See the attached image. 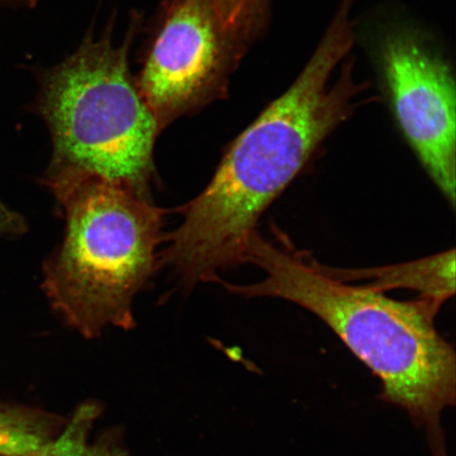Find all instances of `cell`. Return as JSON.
<instances>
[{
    "label": "cell",
    "mask_w": 456,
    "mask_h": 456,
    "mask_svg": "<svg viewBox=\"0 0 456 456\" xmlns=\"http://www.w3.org/2000/svg\"><path fill=\"white\" fill-rule=\"evenodd\" d=\"M27 231L25 219L0 202V237H15Z\"/></svg>",
    "instance_id": "obj_10"
},
{
    "label": "cell",
    "mask_w": 456,
    "mask_h": 456,
    "mask_svg": "<svg viewBox=\"0 0 456 456\" xmlns=\"http://www.w3.org/2000/svg\"><path fill=\"white\" fill-rule=\"evenodd\" d=\"M66 220L64 240L44 265L53 309L86 338L134 327V296L156 267L164 212L126 185L93 175H45Z\"/></svg>",
    "instance_id": "obj_3"
},
{
    "label": "cell",
    "mask_w": 456,
    "mask_h": 456,
    "mask_svg": "<svg viewBox=\"0 0 456 456\" xmlns=\"http://www.w3.org/2000/svg\"><path fill=\"white\" fill-rule=\"evenodd\" d=\"M130 38L88 39L42 82L53 157L45 175H93L151 196L159 124L128 68Z\"/></svg>",
    "instance_id": "obj_4"
},
{
    "label": "cell",
    "mask_w": 456,
    "mask_h": 456,
    "mask_svg": "<svg viewBox=\"0 0 456 456\" xmlns=\"http://www.w3.org/2000/svg\"><path fill=\"white\" fill-rule=\"evenodd\" d=\"M378 65L397 126L430 179L454 208L456 88L452 66L414 28L387 32Z\"/></svg>",
    "instance_id": "obj_5"
},
{
    "label": "cell",
    "mask_w": 456,
    "mask_h": 456,
    "mask_svg": "<svg viewBox=\"0 0 456 456\" xmlns=\"http://www.w3.org/2000/svg\"><path fill=\"white\" fill-rule=\"evenodd\" d=\"M329 276L351 283L364 281L361 287L385 294L392 289H410L419 300L440 312L455 293V250H446L428 258L406 264L364 270H338L321 265Z\"/></svg>",
    "instance_id": "obj_7"
},
{
    "label": "cell",
    "mask_w": 456,
    "mask_h": 456,
    "mask_svg": "<svg viewBox=\"0 0 456 456\" xmlns=\"http://www.w3.org/2000/svg\"><path fill=\"white\" fill-rule=\"evenodd\" d=\"M214 4L226 32L245 51L269 24L271 0H214Z\"/></svg>",
    "instance_id": "obj_9"
},
{
    "label": "cell",
    "mask_w": 456,
    "mask_h": 456,
    "mask_svg": "<svg viewBox=\"0 0 456 456\" xmlns=\"http://www.w3.org/2000/svg\"><path fill=\"white\" fill-rule=\"evenodd\" d=\"M100 413L98 403H85L60 436L31 456H128L118 429L107 430L94 442L89 441L90 431Z\"/></svg>",
    "instance_id": "obj_8"
},
{
    "label": "cell",
    "mask_w": 456,
    "mask_h": 456,
    "mask_svg": "<svg viewBox=\"0 0 456 456\" xmlns=\"http://www.w3.org/2000/svg\"><path fill=\"white\" fill-rule=\"evenodd\" d=\"M245 264L265 272L262 281L221 282L224 288L247 297L289 301L314 314L381 380L380 398L403 409L424 429L432 456H449L442 414L455 404L456 358L435 326V307L330 277L279 233L271 241L256 231Z\"/></svg>",
    "instance_id": "obj_2"
},
{
    "label": "cell",
    "mask_w": 456,
    "mask_h": 456,
    "mask_svg": "<svg viewBox=\"0 0 456 456\" xmlns=\"http://www.w3.org/2000/svg\"><path fill=\"white\" fill-rule=\"evenodd\" d=\"M244 53L214 0H170L138 85L159 129L222 98Z\"/></svg>",
    "instance_id": "obj_6"
},
{
    "label": "cell",
    "mask_w": 456,
    "mask_h": 456,
    "mask_svg": "<svg viewBox=\"0 0 456 456\" xmlns=\"http://www.w3.org/2000/svg\"><path fill=\"white\" fill-rule=\"evenodd\" d=\"M354 38L349 17L335 15L296 81L232 142L210 183L182 210L163 262L183 287L218 282L219 272L244 265L262 215L351 117L364 89L352 77L353 61L330 79Z\"/></svg>",
    "instance_id": "obj_1"
},
{
    "label": "cell",
    "mask_w": 456,
    "mask_h": 456,
    "mask_svg": "<svg viewBox=\"0 0 456 456\" xmlns=\"http://www.w3.org/2000/svg\"><path fill=\"white\" fill-rule=\"evenodd\" d=\"M38 0H0V8L8 7V5H33Z\"/></svg>",
    "instance_id": "obj_11"
}]
</instances>
